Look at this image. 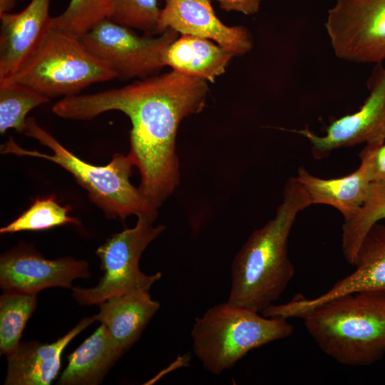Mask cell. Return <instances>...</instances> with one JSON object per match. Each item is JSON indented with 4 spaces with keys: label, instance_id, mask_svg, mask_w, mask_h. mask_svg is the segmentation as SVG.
<instances>
[{
    "label": "cell",
    "instance_id": "obj_1",
    "mask_svg": "<svg viewBox=\"0 0 385 385\" xmlns=\"http://www.w3.org/2000/svg\"><path fill=\"white\" fill-rule=\"evenodd\" d=\"M207 92V81L172 70L121 88L64 97L52 111L74 120H90L111 111L125 113L132 124L128 155L140 174L138 188L158 210L179 183L178 126L203 109Z\"/></svg>",
    "mask_w": 385,
    "mask_h": 385
},
{
    "label": "cell",
    "instance_id": "obj_2",
    "mask_svg": "<svg viewBox=\"0 0 385 385\" xmlns=\"http://www.w3.org/2000/svg\"><path fill=\"white\" fill-rule=\"evenodd\" d=\"M310 205L296 178H289L274 217L250 235L232 262L229 302L258 313L275 304L295 274L288 256L291 230Z\"/></svg>",
    "mask_w": 385,
    "mask_h": 385
},
{
    "label": "cell",
    "instance_id": "obj_3",
    "mask_svg": "<svg viewBox=\"0 0 385 385\" xmlns=\"http://www.w3.org/2000/svg\"><path fill=\"white\" fill-rule=\"evenodd\" d=\"M319 349L339 363L369 366L385 355V292L330 299L301 317Z\"/></svg>",
    "mask_w": 385,
    "mask_h": 385
},
{
    "label": "cell",
    "instance_id": "obj_4",
    "mask_svg": "<svg viewBox=\"0 0 385 385\" xmlns=\"http://www.w3.org/2000/svg\"><path fill=\"white\" fill-rule=\"evenodd\" d=\"M24 133L50 148L53 153L24 149L12 138L1 145V153L38 158L60 165L87 190L89 198L109 218L124 220L133 215L157 217L158 210L130 181L134 164L128 155L115 153L111 161L103 166L87 163L62 145L32 117L27 118Z\"/></svg>",
    "mask_w": 385,
    "mask_h": 385
},
{
    "label": "cell",
    "instance_id": "obj_5",
    "mask_svg": "<svg viewBox=\"0 0 385 385\" xmlns=\"http://www.w3.org/2000/svg\"><path fill=\"white\" fill-rule=\"evenodd\" d=\"M287 319L267 317L233 303H221L195 319L191 329L194 354L204 369L218 375L250 351L289 337Z\"/></svg>",
    "mask_w": 385,
    "mask_h": 385
},
{
    "label": "cell",
    "instance_id": "obj_6",
    "mask_svg": "<svg viewBox=\"0 0 385 385\" xmlns=\"http://www.w3.org/2000/svg\"><path fill=\"white\" fill-rule=\"evenodd\" d=\"M113 78V69L88 51L80 36L51 27L34 54L6 81L26 85L50 98L78 95L90 85Z\"/></svg>",
    "mask_w": 385,
    "mask_h": 385
},
{
    "label": "cell",
    "instance_id": "obj_7",
    "mask_svg": "<svg viewBox=\"0 0 385 385\" xmlns=\"http://www.w3.org/2000/svg\"><path fill=\"white\" fill-rule=\"evenodd\" d=\"M156 218L138 216L135 227L115 233L98 247L103 275L91 288H72L73 297L83 305L99 304L118 294L145 291L159 280L161 272L145 274L139 267L140 257L148 245L165 230L163 225H153Z\"/></svg>",
    "mask_w": 385,
    "mask_h": 385
},
{
    "label": "cell",
    "instance_id": "obj_8",
    "mask_svg": "<svg viewBox=\"0 0 385 385\" xmlns=\"http://www.w3.org/2000/svg\"><path fill=\"white\" fill-rule=\"evenodd\" d=\"M178 34L168 29L159 37L138 36L130 28L107 19L80 38L88 51L110 66L116 78L143 79L165 66L164 53Z\"/></svg>",
    "mask_w": 385,
    "mask_h": 385
},
{
    "label": "cell",
    "instance_id": "obj_9",
    "mask_svg": "<svg viewBox=\"0 0 385 385\" xmlns=\"http://www.w3.org/2000/svg\"><path fill=\"white\" fill-rule=\"evenodd\" d=\"M325 28L338 58L357 63L385 61V0H336Z\"/></svg>",
    "mask_w": 385,
    "mask_h": 385
},
{
    "label": "cell",
    "instance_id": "obj_10",
    "mask_svg": "<svg viewBox=\"0 0 385 385\" xmlns=\"http://www.w3.org/2000/svg\"><path fill=\"white\" fill-rule=\"evenodd\" d=\"M368 97L360 108L333 120L324 135H318L307 126L289 130L306 138L317 160L333 151L359 144L385 142V66L376 64L367 81Z\"/></svg>",
    "mask_w": 385,
    "mask_h": 385
},
{
    "label": "cell",
    "instance_id": "obj_11",
    "mask_svg": "<svg viewBox=\"0 0 385 385\" xmlns=\"http://www.w3.org/2000/svg\"><path fill=\"white\" fill-rule=\"evenodd\" d=\"M350 274L337 281L324 293L312 298L295 296L283 304L270 307L272 317L301 318L316 307L336 297L364 291L385 292V225H374L357 252Z\"/></svg>",
    "mask_w": 385,
    "mask_h": 385
},
{
    "label": "cell",
    "instance_id": "obj_12",
    "mask_svg": "<svg viewBox=\"0 0 385 385\" xmlns=\"http://www.w3.org/2000/svg\"><path fill=\"white\" fill-rule=\"evenodd\" d=\"M88 277L87 262L71 257L48 260L26 245L18 246L0 258V286L4 292L37 294L48 287L72 289L75 279Z\"/></svg>",
    "mask_w": 385,
    "mask_h": 385
},
{
    "label": "cell",
    "instance_id": "obj_13",
    "mask_svg": "<svg viewBox=\"0 0 385 385\" xmlns=\"http://www.w3.org/2000/svg\"><path fill=\"white\" fill-rule=\"evenodd\" d=\"M171 29L180 35L210 39L234 56L244 55L253 46L249 30L228 26L216 16L210 0H165L158 21V34Z\"/></svg>",
    "mask_w": 385,
    "mask_h": 385
},
{
    "label": "cell",
    "instance_id": "obj_14",
    "mask_svg": "<svg viewBox=\"0 0 385 385\" xmlns=\"http://www.w3.org/2000/svg\"><path fill=\"white\" fill-rule=\"evenodd\" d=\"M51 0H31L19 13L0 14V82L14 76L51 29Z\"/></svg>",
    "mask_w": 385,
    "mask_h": 385
},
{
    "label": "cell",
    "instance_id": "obj_15",
    "mask_svg": "<svg viewBox=\"0 0 385 385\" xmlns=\"http://www.w3.org/2000/svg\"><path fill=\"white\" fill-rule=\"evenodd\" d=\"M96 321L82 319L68 333L51 344L21 342L8 359L5 385H49L59 373L61 355L69 342Z\"/></svg>",
    "mask_w": 385,
    "mask_h": 385
},
{
    "label": "cell",
    "instance_id": "obj_16",
    "mask_svg": "<svg viewBox=\"0 0 385 385\" xmlns=\"http://www.w3.org/2000/svg\"><path fill=\"white\" fill-rule=\"evenodd\" d=\"M96 320L106 326L121 354L140 338L159 309L160 303L149 292H133L111 297L98 304Z\"/></svg>",
    "mask_w": 385,
    "mask_h": 385
},
{
    "label": "cell",
    "instance_id": "obj_17",
    "mask_svg": "<svg viewBox=\"0 0 385 385\" xmlns=\"http://www.w3.org/2000/svg\"><path fill=\"white\" fill-rule=\"evenodd\" d=\"M296 179L307 193L312 205L322 204L337 209L346 220L354 215L366 201L371 179L368 163L360 159L353 173L337 178H322L301 166Z\"/></svg>",
    "mask_w": 385,
    "mask_h": 385
},
{
    "label": "cell",
    "instance_id": "obj_18",
    "mask_svg": "<svg viewBox=\"0 0 385 385\" xmlns=\"http://www.w3.org/2000/svg\"><path fill=\"white\" fill-rule=\"evenodd\" d=\"M122 354L103 324L67 356L68 365L57 384L94 385L101 382Z\"/></svg>",
    "mask_w": 385,
    "mask_h": 385
},
{
    "label": "cell",
    "instance_id": "obj_19",
    "mask_svg": "<svg viewBox=\"0 0 385 385\" xmlns=\"http://www.w3.org/2000/svg\"><path fill=\"white\" fill-rule=\"evenodd\" d=\"M233 56L210 39L181 35L167 48L163 61L173 70L214 83Z\"/></svg>",
    "mask_w": 385,
    "mask_h": 385
},
{
    "label": "cell",
    "instance_id": "obj_20",
    "mask_svg": "<svg viewBox=\"0 0 385 385\" xmlns=\"http://www.w3.org/2000/svg\"><path fill=\"white\" fill-rule=\"evenodd\" d=\"M385 219V183H371L367 198L359 210L344 220L342 248L348 263L354 265L365 235L371 227Z\"/></svg>",
    "mask_w": 385,
    "mask_h": 385
},
{
    "label": "cell",
    "instance_id": "obj_21",
    "mask_svg": "<svg viewBox=\"0 0 385 385\" xmlns=\"http://www.w3.org/2000/svg\"><path fill=\"white\" fill-rule=\"evenodd\" d=\"M49 99L26 85L10 81L0 82L1 134L9 129L24 133L27 114Z\"/></svg>",
    "mask_w": 385,
    "mask_h": 385
},
{
    "label": "cell",
    "instance_id": "obj_22",
    "mask_svg": "<svg viewBox=\"0 0 385 385\" xmlns=\"http://www.w3.org/2000/svg\"><path fill=\"white\" fill-rule=\"evenodd\" d=\"M36 294L5 292L0 297V351L6 356L18 348L26 322L36 306Z\"/></svg>",
    "mask_w": 385,
    "mask_h": 385
},
{
    "label": "cell",
    "instance_id": "obj_23",
    "mask_svg": "<svg viewBox=\"0 0 385 385\" xmlns=\"http://www.w3.org/2000/svg\"><path fill=\"white\" fill-rule=\"evenodd\" d=\"M68 206H61L54 195L36 198L30 207L16 219L0 229L1 234L43 230L67 224L80 225L70 217Z\"/></svg>",
    "mask_w": 385,
    "mask_h": 385
},
{
    "label": "cell",
    "instance_id": "obj_24",
    "mask_svg": "<svg viewBox=\"0 0 385 385\" xmlns=\"http://www.w3.org/2000/svg\"><path fill=\"white\" fill-rule=\"evenodd\" d=\"M111 0H71L61 14L51 18V27L81 36L109 19Z\"/></svg>",
    "mask_w": 385,
    "mask_h": 385
},
{
    "label": "cell",
    "instance_id": "obj_25",
    "mask_svg": "<svg viewBox=\"0 0 385 385\" xmlns=\"http://www.w3.org/2000/svg\"><path fill=\"white\" fill-rule=\"evenodd\" d=\"M160 13L158 0H111L109 19L153 36L158 34Z\"/></svg>",
    "mask_w": 385,
    "mask_h": 385
},
{
    "label": "cell",
    "instance_id": "obj_26",
    "mask_svg": "<svg viewBox=\"0 0 385 385\" xmlns=\"http://www.w3.org/2000/svg\"><path fill=\"white\" fill-rule=\"evenodd\" d=\"M359 158L368 163L372 183H385V142L366 144Z\"/></svg>",
    "mask_w": 385,
    "mask_h": 385
},
{
    "label": "cell",
    "instance_id": "obj_27",
    "mask_svg": "<svg viewBox=\"0 0 385 385\" xmlns=\"http://www.w3.org/2000/svg\"><path fill=\"white\" fill-rule=\"evenodd\" d=\"M221 9L227 11H238L245 15L256 14L260 7L261 0H215Z\"/></svg>",
    "mask_w": 385,
    "mask_h": 385
},
{
    "label": "cell",
    "instance_id": "obj_28",
    "mask_svg": "<svg viewBox=\"0 0 385 385\" xmlns=\"http://www.w3.org/2000/svg\"><path fill=\"white\" fill-rule=\"evenodd\" d=\"M17 0H0V14L9 13L14 7Z\"/></svg>",
    "mask_w": 385,
    "mask_h": 385
}]
</instances>
